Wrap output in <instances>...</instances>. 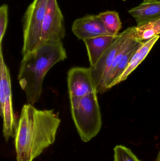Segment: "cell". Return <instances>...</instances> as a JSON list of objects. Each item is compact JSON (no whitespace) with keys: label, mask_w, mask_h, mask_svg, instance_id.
<instances>
[{"label":"cell","mask_w":160,"mask_h":161,"mask_svg":"<svg viewBox=\"0 0 160 161\" xmlns=\"http://www.w3.org/2000/svg\"><path fill=\"white\" fill-rule=\"evenodd\" d=\"M117 36H100L83 41L87 50L90 67H94L97 64Z\"/></svg>","instance_id":"cell-10"},{"label":"cell","mask_w":160,"mask_h":161,"mask_svg":"<svg viewBox=\"0 0 160 161\" xmlns=\"http://www.w3.org/2000/svg\"><path fill=\"white\" fill-rule=\"evenodd\" d=\"M67 58L62 41L42 42L34 51L23 56L18 80L29 104L34 106L38 102L47 73Z\"/></svg>","instance_id":"cell-2"},{"label":"cell","mask_w":160,"mask_h":161,"mask_svg":"<svg viewBox=\"0 0 160 161\" xmlns=\"http://www.w3.org/2000/svg\"><path fill=\"white\" fill-rule=\"evenodd\" d=\"M151 21L153 23V26L157 32V35H159L160 34V17Z\"/></svg>","instance_id":"cell-17"},{"label":"cell","mask_w":160,"mask_h":161,"mask_svg":"<svg viewBox=\"0 0 160 161\" xmlns=\"http://www.w3.org/2000/svg\"><path fill=\"white\" fill-rule=\"evenodd\" d=\"M129 13L136 20L137 25L151 21L160 17V1L142 3Z\"/></svg>","instance_id":"cell-12"},{"label":"cell","mask_w":160,"mask_h":161,"mask_svg":"<svg viewBox=\"0 0 160 161\" xmlns=\"http://www.w3.org/2000/svg\"><path fill=\"white\" fill-rule=\"evenodd\" d=\"M49 0H34L23 18V56L34 51L41 44L44 15Z\"/></svg>","instance_id":"cell-5"},{"label":"cell","mask_w":160,"mask_h":161,"mask_svg":"<svg viewBox=\"0 0 160 161\" xmlns=\"http://www.w3.org/2000/svg\"><path fill=\"white\" fill-rule=\"evenodd\" d=\"M106 30L111 35L117 36L122 28V23L118 13L115 11H107L98 15Z\"/></svg>","instance_id":"cell-13"},{"label":"cell","mask_w":160,"mask_h":161,"mask_svg":"<svg viewBox=\"0 0 160 161\" xmlns=\"http://www.w3.org/2000/svg\"><path fill=\"white\" fill-rule=\"evenodd\" d=\"M97 93L70 97L71 115L82 141L86 142L95 137L102 126Z\"/></svg>","instance_id":"cell-3"},{"label":"cell","mask_w":160,"mask_h":161,"mask_svg":"<svg viewBox=\"0 0 160 161\" xmlns=\"http://www.w3.org/2000/svg\"><path fill=\"white\" fill-rule=\"evenodd\" d=\"M8 22V6L4 4L0 7V43L2 41L6 31Z\"/></svg>","instance_id":"cell-16"},{"label":"cell","mask_w":160,"mask_h":161,"mask_svg":"<svg viewBox=\"0 0 160 161\" xmlns=\"http://www.w3.org/2000/svg\"><path fill=\"white\" fill-rule=\"evenodd\" d=\"M160 0H143V3H150V2H157Z\"/></svg>","instance_id":"cell-18"},{"label":"cell","mask_w":160,"mask_h":161,"mask_svg":"<svg viewBox=\"0 0 160 161\" xmlns=\"http://www.w3.org/2000/svg\"><path fill=\"white\" fill-rule=\"evenodd\" d=\"M65 36L64 17L57 0H49L42 24L41 43L62 41Z\"/></svg>","instance_id":"cell-6"},{"label":"cell","mask_w":160,"mask_h":161,"mask_svg":"<svg viewBox=\"0 0 160 161\" xmlns=\"http://www.w3.org/2000/svg\"><path fill=\"white\" fill-rule=\"evenodd\" d=\"M0 103L1 115L3 120V134L6 142L15 138L18 122L13 110L11 80L9 69L5 62L0 48Z\"/></svg>","instance_id":"cell-4"},{"label":"cell","mask_w":160,"mask_h":161,"mask_svg":"<svg viewBox=\"0 0 160 161\" xmlns=\"http://www.w3.org/2000/svg\"><path fill=\"white\" fill-rule=\"evenodd\" d=\"M125 35V31L118 34L115 40L103 54L97 64L94 67H90L91 75L97 90L111 66L122 45Z\"/></svg>","instance_id":"cell-9"},{"label":"cell","mask_w":160,"mask_h":161,"mask_svg":"<svg viewBox=\"0 0 160 161\" xmlns=\"http://www.w3.org/2000/svg\"><path fill=\"white\" fill-rule=\"evenodd\" d=\"M156 161H160V150L158 153L157 156V159H156Z\"/></svg>","instance_id":"cell-19"},{"label":"cell","mask_w":160,"mask_h":161,"mask_svg":"<svg viewBox=\"0 0 160 161\" xmlns=\"http://www.w3.org/2000/svg\"><path fill=\"white\" fill-rule=\"evenodd\" d=\"M60 123L59 113L54 110L23 105L14 138L17 161H33L53 144Z\"/></svg>","instance_id":"cell-1"},{"label":"cell","mask_w":160,"mask_h":161,"mask_svg":"<svg viewBox=\"0 0 160 161\" xmlns=\"http://www.w3.org/2000/svg\"><path fill=\"white\" fill-rule=\"evenodd\" d=\"M69 97H81L94 93H98L90 68L74 67L67 74Z\"/></svg>","instance_id":"cell-7"},{"label":"cell","mask_w":160,"mask_h":161,"mask_svg":"<svg viewBox=\"0 0 160 161\" xmlns=\"http://www.w3.org/2000/svg\"><path fill=\"white\" fill-rule=\"evenodd\" d=\"M160 37L159 35H157L150 39L143 42L131 58L127 66L123 73L113 83L112 88L126 80L132 72L135 70V69L145 59L155 43L158 40Z\"/></svg>","instance_id":"cell-11"},{"label":"cell","mask_w":160,"mask_h":161,"mask_svg":"<svg viewBox=\"0 0 160 161\" xmlns=\"http://www.w3.org/2000/svg\"><path fill=\"white\" fill-rule=\"evenodd\" d=\"M135 35L138 40L144 42L143 41L148 40L157 35L151 21L135 26Z\"/></svg>","instance_id":"cell-14"},{"label":"cell","mask_w":160,"mask_h":161,"mask_svg":"<svg viewBox=\"0 0 160 161\" xmlns=\"http://www.w3.org/2000/svg\"><path fill=\"white\" fill-rule=\"evenodd\" d=\"M114 151V161H142L139 160L130 149L124 146H116Z\"/></svg>","instance_id":"cell-15"},{"label":"cell","mask_w":160,"mask_h":161,"mask_svg":"<svg viewBox=\"0 0 160 161\" xmlns=\"http://www.w3.org/2000/svg\"><path fill=\"white\" fill-rule=\"evenodd\" d=\"M72 31L79 39L83 41L100 36L112 35L106 30L98 15H87L75 20L72 25Z\"/></svg>","instance_id":"cell-8"}]
</instances>
